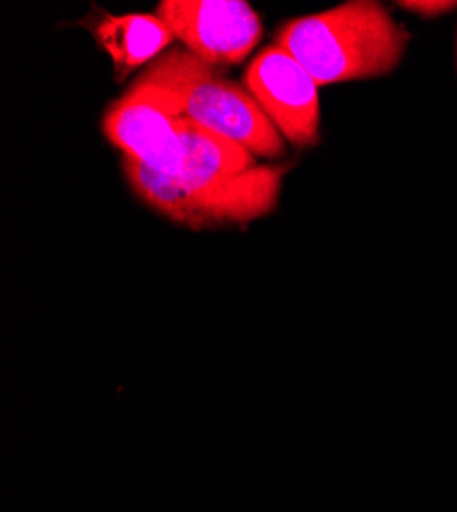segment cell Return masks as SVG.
<instances>
[{"instance_id":"6da1fadb","label":"cell","mask_w":457,"mask_h":512,"mask_svg":"<svg viewBox=\"0 0 457 512\" xmlns=\"http://www.w3.org/2000/svg\"><path fill=\"white\" fill-rule=\"evenodd\" d=\"M408 31L373 0H353L287 21L275 44L292 54L318 87L390 74L408 46Z\"/></svg>"},{"instance_id":"7a4b0ae2","label":"cell","mask_w":457,"mask_h":512,"mask_svg":"<svg viewBox=\"0 0 457 512\" xmlns=\"http://www.w3.org/2000/svg\"><path fill=\"white\" fill-rule=\"evenodd\" d=\"M140 80L169 101L181 117L244 146L253 156L285 154V140L246 87L191 52L175 50L158 58Z\"/></svg>"},{"instance_id":"3957f363","label":"cell","mask_w":457,"mask_h":512,"mask_svg":"<svg viewBox=\"0 0 457 512\" xmlns=\"http://www.w3.org/2000/svg\"><path fill=\"white\" fill-rule=\"evenodd\" d=\"M134 193L175 224L203 230L218 224L255 222L277 207L283 166H255L248 173L187 183L148 164L123 158Z\"/></svg>"},{"instance_id":"277c9868","label":"cell","mask_w":457,"mask_h":512,"mask_svg":"<svg viewBox=\"0 0 457 512\" xmlns=\"http://www.w3.org/2000/svg\"><path fill=\"white\" fill-rule=\"evenodd\" d=\"M244 87L283 140L298 148L320 142L318 82L279 44L263 48L244 72Z\"/></svg>"},{"instance_id":"5b68a950","label":"cell","mask_w":457,"mask_h":512,"mask_svg":"<svg viewBox=\"0 0 457 512\" xmlns=\"http://www.w3.org/2000/svg\"><path fill=\"white\" fill-rule=\"evenodd\" d=\"M156 15L210 66L242 62L263 37L259 15L244 0H162Z\"/></svg>"},{"instance_id":"8992f818","label":"cell","mask_w":457,"mask_h":512,"mask_svg":"<svg viewBox=\"0 0 457 512\" xmlns=\"http://www.w3.org/2000/svg\"><path fill=\"white\" fill-rule=\"evenodd\" d=\"M185 117L146 82L111 103L103 119V134L123 158H130L169 175L183 170Z\"/></svg>"},{"instance_id":"52a82bcc","label":"cell","mask_w":457,"mask_h":512,"mask_svg":"<svg viewBox=\"0 0 457 512\" xmlns=\"http://www.w3.org/2000/svg\"><path fill=\"white\" fill-rule=\"evenodd\" d=\"M93 35L97 44L113 60L117 78L142 68L175 41L173 31L166 27L158 15L142 13L119 17L107 15L97 21Z\"/></svg>"},{"instance_id":"ba28073f","label":"cell","mask_w":457,"mask_h":512,"mask_svg":"<svg viewBox=\"0 0 457 512\" xmlns=\"http://www.w3.org/2000/svg\"><path fill=\"white\" fill-rule=\"evenodd\" d=\"M183 154V170L179 177L187 183L236 177L257 166V156L244 146L187 117L183 125Z\"/></svg>"},{"instance_id":"9c48e42d","label":"cell","mask_w":457,"mask_h":512,"mask_svg":"<svg viewBox=\"0 0 457 512\" xmlns=\"http://www.w3.org/2000/svg\"><path fill=\"white\" fill-rule=\"evenodd\" d=\"M400 7L423 17H439L453 11L457 3H451V0H408V3H400Z\"/></svg>"}]
</instances>
